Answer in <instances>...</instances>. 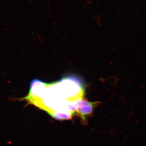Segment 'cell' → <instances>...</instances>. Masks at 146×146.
Instances as JSON below:
<instances>
[{
  "label": "cell",
  "instance_id": "obj_1",
  "mask_svg": "<svg viewBox=\"0 0 146 146\" xmlns=\"http://www.w3.org/2000/svg\"><path fill=\"white\" fill-rule=\"evenodd\" d=\"M99 103L98 102H89L84 98L79 100L77 102V108L74 115L80 117L82 123L86 125L88 123V118L91 117L94 108L96 107Z\"/></svg>",
  "mask_w": 146,
  "mask_h": 146
}]
</instances>
